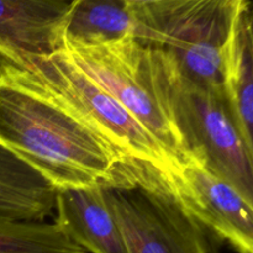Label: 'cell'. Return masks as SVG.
Here are the masks:
<instances>
[{
	"label": "cell",
	"mask_w": 253,
	"mask_h": 253,
	"mask_svg": "<svg viewBox=\"0 0 253 253\" xmlns=\"http://www.w3.org/2000/svg\"><path fill=\"white\" fill-rule=\"evenodd\" d=\"M0 145L56 190L123 188L153 175L133 169L39 78L0 61Z\"/></svg>",
	"instance_id": "obj_1"
},
{
	"label": "cell",
	"mask_w": 253,
	"mask_h": 253,
	"mask_svg": "<svg viewBox=\"0 0 253 253\" xmlns=\"http://www.w3.org/2000/svg\"><path fill=\"white\" fill-rule=\"evenodd\" d=\"M240 0H128L132 36L183 81L222 90L224 52Z\"/></svg>",
	"instance_id": "obj_2"
},
{
	"label": "cell",
	"mask_w": 253,
	"mask_h": 253,
	"mask_svg": "<svg viewBox=\"0 0 253 253\" xmlns=\"http://www.w3.org/2000/svg\"><path fill=\"white\" fill-rule=\"evenodd\" d=\"M63 51L153 136L178 172L185 152L172 115L169 68L162 54L132 35Z\"/></svg>",
	"instance_id": "obj_3"
},
{
	"label": "cell",
	"mask_w": 253,
	"mask_h": 253,
	"mask_svg": "<svg viewBox=\"0 0 253 253\" xmlns=\"http://www.w3.org/2000/svg\"><path fill=\"white\" fill-rule=\"evenodd\" d=\"M5 62L39 78L131 168L162 178L165 183L175 174L174 166L153 136L113 95L77 67L63 49L52 56H20Z\"/></svg>",
	"instance_id": "obj_4"
},
{
	"label": "cell",
	"mask_w": 253,
	"mask_h": 253,
	"mask_svg": "<svg viewBox=\"0 0 253 253\" xmlns=\"http://www.w3.org/2000/svg\"><path fill=\"white\" fill-rule=\"evenodd\" d=\"M168 68L172 115L185 158L199 161L253 203V153L232 120L224 91L188 83Z\"/></svg>",
	"instance_id": "obj_5"
},
{
	"label": "cell",
	"mask_w": 253,
	"mask_h": 253,
	"mask_svg": "<svg viewBox=\"0 0 253 253\" xmlns=\"http://www.w3.org/2000/svg\"><path fill=\"white\" fill-rule=\"evenodd\" d=\"M127 253H219L216 236L188 214L161 178L106 188Z\"/></svg>",
	"instance_id": "obj_6"
},
{
	"label": "cell",
	"mask_w": 253,
	"mask_h": 253,
	"mask_svg": "<svg viewBox=\"0 0 253 253\" xmlns=\"http://www.w3.org/2000/svg\"><path fill=\"white\" fill-rule=\"evenodd\" d=\"M167 187L178 204L214 236L237 253H253V203L232 185L187 157Z\"/></svg>",
	"instance_id": "obj_7"
},
{
	"label": "cell",
	"mask_w": 253,
	"mask_h": 253,
	"mask_svg": "<svg viewBox=\"0 0 253 253\" xmlns=\"http://www.w3.org/2000/svg\"><path fill=\"white\" fill-rule=\"evenodd\" d=\"M73 1L0 0V59L52 56L63 49Z\"/></svg>",
	"instance_id": "obj_8"
},
{
	"label": "cell",
	"mask_w": 253,
	"mask_h": 253,
	"mask_svg": "<svg viewBox=\"0 0 253 253\" xmlns=\"http://www.w3.org/2000/svg\"><path fill=\"white\" fill-rule=\"evenodd\" d=\"M54 224L88 253H127L105 187L56 190Z\"/></svg>",
	"instance_id": "obj_9"
},
{
	"label": "cell",
	"mask_w": 253,
	"mask_h": 253,
	"mask_svg": "<svg viewBox=\"0 0 253 253\" xmlns=\"http://www.w3.org/2000/svg\"><path fill=\"white\" fill-rule=\"evenodd\" d=\"M253 17L251 2L240 0L224 52L222 91L231 118L253 153Z\"/></svg>",
	"instance_id": "obj_10"
},
{
	"label": "cell",
	"mask_w": 253,
	"mask_h": 253,
	"mask_svg": "<svg viewBox=\"0 0 253 253\" xmlns=\"http://www.w3.org/2000/svg\"><path fill=\"white\" fill-rule=\"evenodd\" d=\"M56 188L0 145V220L42 221L54 210Z\"/></svg>",
	"instance_id": "obj_11"
},
{
	"label": "cell",
	"mask_w": 253,
	"mask_h": 253,
	"mask_svg": "<svg viewBox=\"0 0 253 253\" xmlns=\"http://www.w3.org/2000/svg\"><path fill=\"white\" fill-rule=\"evenodd\" d=\"M128 0H73L63 30L64 47H93L133 34Z\"/></svg>",
	"instance_id": "obj_12"
},
{
	"label": "cell",
	"mask_w": 253,
	"mask_h": 253,
	"mask_svg": "<svg viewBox=\"0 0 253 253\" xmlns=\"http://www.w3.org/2000/svg\"><path fill=\"white\" fill-rule=\"evenodd\" d=\"M0 253H88L56 224L0 220Z\"/></svg>",
	"instance_id": "obj_13"
}]
</instances>
